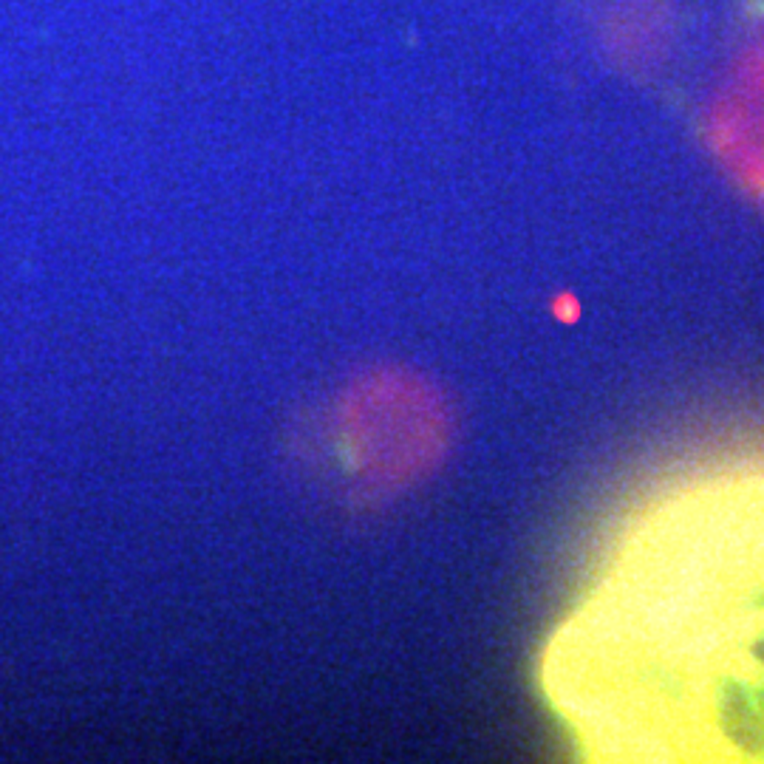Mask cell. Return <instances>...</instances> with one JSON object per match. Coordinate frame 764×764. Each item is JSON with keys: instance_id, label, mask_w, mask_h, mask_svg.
Returning a JSON list of instances; mask_svg holds the SVG:
<instances>
[{"instance_id": "cell-1", "label": "cell", "mask_w": 764, "mask_h": 764, "mask_svg": "<svg viewBox=\"0 0 764 764\" xmlns=\"http://www.w3.org/2000/svg\"><path fill=\"white\" fill-rule=\"evenodd\" d=\"M541 677L586 759L764 761V470L626 521Z\"/></svg>"}, {"instance_id": "cell-2", "label": "cell", "mask_w": 764, "mask_h": 764, "mask_svg": "<svg viewBox=\"0 0 764 764\" xmlns=\"http://www.w3.org/2000/svg\"><path fill=\"white\" fill-rule=\"evenodd\" d=\"M447 442L442 400L419 380H377L346 405L340 423V456L357 479L400 487L428 473Z\"/></svg>"}, {"instance_id": "cell-3", "label": "cell", "mask_w": 764, "mask_h": 764, "mask_svg": "<svg viewBox=\"0 0 764 764\" xmlns=\"http://www.w3.org/2000/svg\"><path fill=\"white\" fill-rule=\"evenodd\" d=\"M714 145L736 178L764 201V55L719 99Z\"/></svg>"}]
</instances>
